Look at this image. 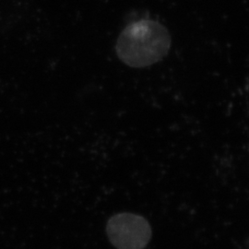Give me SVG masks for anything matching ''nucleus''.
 <instances>
[{"label":"nucleus","mask_w":249,"mask_h":249,"mask_svg":"<svg viewBox=\"0 0 249 249\" xmlns=\"http://www.w3.org/2000/svg\"><path fill=\"white\" fill-rule=\"evenodd\" d=\"M167 29L155 20L142 19L129 24L116 42V53L132 68L149 67L162 59L169 51Z\"/></svg>","instance_id":"nucleus-1"},{"label":"nucleus","mask_w":249,"mask_h":249,"mask_svg":"<svg viewBox=\"0 0 249 249\" xmlns=\"http://www.w3.org/2000/svg\"><path fill=\"white\" fill-rule=\"evenodd\" d=\"M107 233L117 249H144L151 240L152 232L150 223L142 216L124 213L109 219Z\"/></svg>","instance_id":"nucleus-2"}]
</instances>
